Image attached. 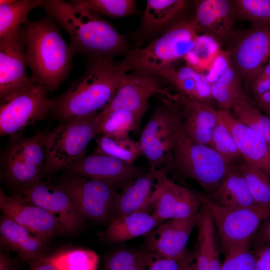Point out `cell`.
<instances>
[{
    "mask_svg": "<svg viewBox=\"0 0 270 270\" xmlns=\"http://www.w3.org/2000/svg\"><path fill=\"white\" fill-rule=\"evenodd\" d=\"M40 8L67 32L75 54L114 59L130 50L126 37L101 16L70 1L43 0Z\"/></svg>",
    "mask_w": 270,
    "mask_h": 270,
    "instance_id": "6da1fadb",
    "label": "cell"
},
{
    "mask_svg": "<svg viewBox=\"0 0 270 270\" xmlns=\"http://www.w3.org/2000/svg\"><path fill=\"white\" fill-rule=\"evenodd\" d=\"M26 57L32 81L48 92L67 79L76 55L64 40L57 23L49 16L24 24Z\"/></svg>",
    "mask_w": 270,
    "mask_h": 270,
    "instance_id": "7a4b0ae2",
    "label": "cell"
},
{
    "mask_svg": "<svg viewBox=\"0 0 270 270\" xmlns=\"http://www.w3.org/2000/svg\"><path fill=\"white\" fill-rule=\"evenodd\" d=\"M126 73L114 59L88 60L83 74L54 100L52 111L62 122L98 112L114 96Z\"/></svg>",
    "mask_w": 270,
    "mask_h": 270,
    "instance_id": "3957f363",
    "label": "cell"
},
{
    "mask_svg": "<svg viewBox=\"0 0 270 270\" xmlns=\"http://www.w3.org/2000/svg\"><path fill=\"white\" fill-rule=\"evenodd\" d=\"M210 147L196 142L185 132L180 115L173 136L172 154L164 166L180 178L195 181L211 194L226 176L230 165Z\"/></svg>",
    "mask_w": 270,
    "mask_h": 270,
    "instance_id": "277c9868",
    "label": "cell"
},
{
    "mask_svg": "<svg viewBox=\"0 0 270 270\" xmlns=\"http://www.w3.org/2000/svg\"><path fill=\"white\" fill-rule=\"evenodd\" d=\"M198 35L194 19L182 20L146 47L130 50L118 64L126 72L136 70L158 72L184 58Z\"/></svg>",
    "mask_w": 270,
    "mask_h": 270,
    "instance_id": "5b68a950",
    "label": "cell"
},
{
    "mask_svg": "<svg viewBox=\"0 0 270 270\" xmlns=\"http://www.w3.org/2000/svg\"><path fill=\"white\" fill-rule=\"evenodd\" d=\"M97 113L63 122L53 132L46 133L48 172H56L86 156L89 143L98 136Z\"/></svg>",
    "mask_w": 270,
    "mask_h": 270,
    "instance_id": "8992f818",
    "label": "cell"
},
{
    "mask_svg": "<svg viewBox=\"0 0 270 270\" xmlns=\"http://www.w3.org/2000/svg\"><path fill=\"white\" fill-rule=\"evenodd\" d=\"M201 203L210 212L222 250L226 252L249 243L260 224L270 217V208H228L216 204L208 194L194 188Z\"/></svg>",
    "mask_w": 270,
    "mask_h": 270,
    "instance_id": "52a82bcc",
    "label": "cell"
},
{
    "mask_svg": "<svg viewBox=\"0 0 270 270\" xmlns=\"http://www.w3.org/2000/svg\"><path fill=\"white\" fill-rule=\"evenodd\" d=\"M162 96V102L154 110L138 140L150 170L164 167L169 162L175 128L180 116L178 104Z\"/></svg>",
    "mask_w": 270,
    "mask_h": 270,
    "instance_id": "ba28073f",
    "label": "cell"
},
{
    "mask_svg": "<svg viewBox=\"0 0 270 270\" xmlns=\"http://www.w3.org/2000/svg\"><path fill=\"white\" fill-rule=\"evenodd\" d=\"M48 92L34 82L30 87L0 101V136H14L45 118L52 110L54 100Z\"/></svg>",
    "mask_w": 270,
    "mask_h": 270,
    "instance_id": "9c48e42d",
    "label": "cell"
},
{
    "mask_svg": "<svg viewBox=\"0 0 270 270\" xmlns=\"http://www.w3.org/2000/svg\"><path fill=\"white\" fill-rule=\"evenodd\" d=\"M166 168L158 170L150 204L152 214L160 224L174 218H185L198 212L202 203L192 188L176 182Z\"/></svg>",
    "mask_w": 270,
    "mask_h": 270,
    "instance_id": "30bf717a",
    "label": "cell"
},
{
    "mask_svg": "<svg viewBox=\"0 0 270 270\" xmlns=\"http://www.w3.org/2000/svg\"><path fill=\"white\" fill-rule=\"evenodd\" d=\"M166 80L156 72L136 70L126 72L112 98L98 114H106L116 110H126L144 114L150 98L156 94L164 96L168 88Z\"/></svg>",
    "mask_w": 270,
    "mask_h": 270,
    "instance_id": "8fae6325",
    "label": "cell"
},
{
    "mask_svg": "<svg viewBox=\"0 0 270 270\" xmlns=\"http://www.w3.org/2000/svg\"><path fill=\"white\" fill-rule=\"evenodd\" d=\"M76 210L84 218L108 224L117 188L102 180L76 176L62 184Z\"/></svg>",
    "mask_w": 270,
    "mask_h": 270,
    "instance_id": "7c38bea8",
    "label": "cell"
},
{
    "mask_svg": "<svg viewBox=\"0 0 270 270\" xmlns=\"http://www.w3.org/2000/svg\"><path fill=\"white\" fill-rule=\"evenodd\" d=\"M24 25L0 38V100L31 86L26 70Z\"/></svg>",
    "mask_w": 270,
    "mask_h": 270,
    "instance_id": "4fadbf2b",
    "label": "cell"
},
{
    "mask_svg": "<svg viewBox=\"0 0 270 270\" xmlns=\"http://www.w3.org/2000/svg\"><path fill=\"white\" fill-rule=\"evenodd\" d=\"M67 166L80 176L108 182L120 190L148 171L134 164L94 152Z\"/></svg>",
    "mask_w": 270,
    "mask_h": 270,
    "instance_id": "5bb4252c",
    "label": "cell"
},
{
    "mask_svg": "<svg viewBox=\"0 0 270 270\" xmlns=\"http://www.w3.org/2000/svg\"><path fill=\"white\" fill-rule=\"evenodd\" d=\"M22 193L32 204L52 214L68 234L76 233L82 228L84 218L78 212L62 185L40 181Z\"/></svg>",
    "mask_w": 270,
    "mask_h": 270,
    "instance_id": "9a60e30c",
    "label": "cell"
},
{
    "mask_svg": "<svg viewBox=\"0 0 270 270\" xmlns=\"http://www.w3.org/2000/svg\"><path fill=\"white\" fill-rule=\"evenodd\" d=\"M0 209L3 214L48 240L68 234L50 213L32 204L22 194H6L0 190Z\"/></svg>",
    "mask_w": 270,
    "mask_h": 270,
    "instance_id": "2e32d148",
    "label": "cell"
},
{
    "mask_svg": "<svg viewBox=\"0 0 270 270\" xmlns=\"http://www.w3.org/2000/svg\"><path fill=\"white\" fill-rule=\"evenodd\" d=\"M270 55V22L254 24L230 52L238 74L243 78L254 80Z\"/></svg>",
    "mask_w": 270,
    "mask_h": 270,
    "instance_id": "e0dca14e",
    "label": "cell"
},
{
    "mask_svg": "<svg viewBox=\"0 0 270 270\" xmlns=\"http://www.w3.org/2000/svg\"><path fill=\"white\" fill-rule=\"evenodd\" d=\"M197 218L198 214L160 224L146 235L143 250L178 260L182 258L187 254L186 246L196 227Z\"/></svg>",
    "mask_w": 270,
    "mask_h": 270,
    "instance_id": "ac0fdd59",
    "label": "cell"
},
{
    "mask_svg": "<svg viewBox=\"0 0 270 270\" xmlns=\"http://www.w3.org/2000/svg\"><path fill=\"white\" fill-rule=\"evenodd\" d=\"M178 106L182 127L196 142L209 146L213 130L218 122V110L179 92L169 90L164 95Z\"/></svg>",
    "mask_w": 270,
    "mask_h": 270,
    "instance_id": "d6986e66",
    "label": "cell"
},
{
    "mask_svg": "<svg viewBox=\"0 0 270 270\" xmlns=\"http://www.w3.org/2000/svg\"><path fill=\"white\" fill-rule=\"evenodd\" d=\"M218 112L244 159L270 178V144L262 136L238 121L228 110Z\"/></svg>",
    "mask_w": 270,
    "mask_h": 270,
    "instance_id": "ffe728a7",
    "label": "cell"
},
{
    "mask_svg": "<svg viewBox=\"0 0 270 270\" xmlns=\"http://www.w3.org/2000/svg\"><path fill=\"white\" fill-rule=\"evenodd\" d=\"M49 240L38 236L2 214L0 220V243L4 249L16 252L30 265L46 256Z\"/></svg>",
    "mask_w": 270,
    "mask_h": 270,
    "instance_id": "44dd1931",
    "label": "cell"
},
{
    "mask_svg": "<svg viewBox=\"0 0 270 270\" xmlns=\"http://www.w3.org/2000/svg\"><path fill=\"white\" fill-rule=\"evenodd\" d=\"M158 170H148L143 176L118 192L113 204L110 222L136 212H150Z\"/></svg>",
    "mask_w": 270,
    "mask_h": 270,
    "instance_id": "7402d4cb",
    "label": "cell"
},
{
    "mask_svg": "<svg viewBox=\"0 0 270 270\" xmlns=\"http://www.w3.org/2000/svg\"><path fill=\"white\" fill-rule=\"evenodd\" d=\"M235 10L234 3L230 0L196 1L194 20L198 32L202 30L216 38L226 36L232 27Z\"/></svg>",
    "mask_w": 270,
    "mask_h": 270,
    "instance_id": "603a6c76",
    "label": "cell"
},
{
    "mask_svg": "<svg viewBox=\"0 0 270 270\" xmlns=\"http://www.w3.org/2000/svg\"><path fill=\"white\" fill-rule=\"evenodd\" d=\"M208 195L216 204L222 207L247 208L258 206L250 193L244 177L234 164L230 165L220 183Z\"/></svg>",
    "mask_w": 270,
    "mask_h": 270,
    "instance_id": "cb8c5ba5",
    "label": "cell"
},
{
    "mask_svg": "<svg viewBox=\"0 0 270 270\" xmlns=\"http://www.w3.org/2000/svg\"><path fill=\"white\" fill-rule=\"evenodd\" d=\"M160 224L149 212H136L111 220L102 238L112 243L124 242L146 236Z\"/></svg>",
    "mask_w": 270,
    "mask_h": 270,
    "instance_id": "d4e9b609",
    "label": "cell"
},
{
    "mask_svg": "<svg viewBox=\"0 0 270 270\" xmlns=\"http://www.w3.org/2000/svg\"><path fill=\"white\" fill-rule=\"evenodd\" d=\"M186 5L184 0H148L140 23L141 31L150 34L164 29Z\"/></svg>",
    "mask_w": 270,
    "mask_h": 270,
    "instance_id": "484cf974",
    "label": "cell"
},
{
    "mask_svg": "<svg viewBox=\"0 0 270 270\" xmlns=\"http://www.w3.org/2000/svg\"><path fill=\"white\" fill-rule=\"evenodd\" d=\"M144 114L126 110L114 111L104 115L97 113L96 124L98 136H129L130 132L139 128Z\"/></svg>",
    "mask_w": 270,
    "mask_h": 270,
    "instance_id": "4316f807",
    "label": "cell"
},
{
    "mask_svg": "<svg viewBox=\"0 0 270 270\" xmlns=\"http://www.w3.org/2000/svg\"><path fill=\"white\" fill-rule=\"evenodd\" d=\"M94 152L111 156L128 164H134L137 158L142 155L138 141L129 136H113L98 135L96 139Z\"/></svg>",
    "mask_w": 270,
    "mask_h": 270,
    "instance_id": "83f0119b",
    "label": "cell"
},
{
    "mask_svg": "<svg viewBox=\"0 0 270 270\" xmlns=\"http://www.w3.org/2000/svg\"><path fill=\"white\" fill-rule=\"evenodd\" d=\"M43 0H13L0 5V38L17 30L29 21V13L40 8Z\"/></svg>",
    "mask_w": 270,
    "mask_h": 270,
    "instance_id": "f1b7e54d",
    "label": "cell"
},
{
    "mask_svg": "<svg viewBox=\"0 0 270 270\" xmlns=\"http://www.w3.org/2000/svg\"><path fill=\"white\" fill-rule=\"evenodd\" d=\"M222 50L216 36L208 34L198 35L192 48L184 59L186 66L197 72L202 73L208 70Z\"/></svg>",
    "mask_w": 270,
    "mask_h": 270,
    "instance_id": "f546056e",
    "label": "cell"
},
{
    "mask_svg": "<svg viewBox=\"0 0 270 270\" xmlns=\"http://www.w3.org/2000/svg\"><path fill=\"white\" fill-rule=\"evenodd\" d=\"M211 90L213 98L222 110H228L237 100L245 96L232 64L211 84Z\"/></svg>",
    "mask_w": 270,
    "mask_h": 270,
    "instance_id": "4dcf8cb0",
    "label": "cell"
},
{
    "mask_svg": "<svg viewBox=\"0 0 270 270\" xmlns=\"http://www.w3.org/2000/svg\"><path fill=\"white\" fill-rule=\"evenodd\" d=\"M231 108L232 115L238 121L262 136L270 144V118L262 112L255 102L245 96Z\"/></svg>",
    "mask_w": 270,
    "mask_h": 270,
    "instance_id": "1f68e13d",
    "label": "cell"
},
{
    "mask_svg": "<svg viewBox=\"0 0 270 270\" xmlns=\"http://www.w3.org/2000/svg\"><path fill=\"white\" fill-rule=\"evenodd\" d=\"M10 178L23 190L40 182L42 169L29 162L15 144L10 149L6 160Z\"/></svg>",
    "mask_w": 270,
    "mask_h": 270,
    "instance_id": "d6a6232c",
    "label": "cell"
},
{
    "mask_svg": "<svg viewBox=\"0 0 270 270\" xmlns=\"http://www.w3.org/2000/svg\"><path fill=\"white\" fill-rule=\"evenodd\" d=\"M258 206L270 208V178L244 159L236 164Z\"/></svg>",
    "mask_w": 270,
    "mask_h": 270,
    "instance_id": "836d02e7",
    "label": "cell"
},
{
    "mask_svg": "<svg viewBox=\"0 0 270 270\" xmlns=\"http://www.w3.org/2000/svg\"><path fill=\"white\" fill-rule=\"evenodd\" d=\"M58 270H96L98 256L86 249L66 250L48 256Z\"/></svg>",
    "mask_w": 270,
    "mask_h": 270,
    "instance_id": "e575fe53",
    "label": "cell"
},
{
    "mask_svg": "<svg viewBox=\"0 0 270 270\" xmlns=\"http://www.w3.org/2000/svg\"><path fill=\"white\" fill-rule=\"evenodd\" d=\"M83 8L112 18H120L136 14V1L134 0H72Z\"/></svg>",
    "mask_w": 270,
    "mask_h": 270,
    "instance_id": "d590c367",
    "label": "cell"
},
{
    "mask_svg": "<svg viewBox=\"0 0 270 270\" xmlns=\"http://www.w3.org/2000/svg\"><path fill=\"white\" fill-rule=\"evenodd\" d=\"M209 146L228 164H236L244 160L232 134L219 116Z\"/></svg>",
    "mask_w": 270,
    "mask_h": 270,
    "instance_id": "8d00e7d4",
    "label": "cell"
},
{
    "mask_svg": "<svg viewBox=\"0 0 270 270\" xmlns=\"http://www.w3.org/2000/svg\"><path fill=\"white\" fill-rule=\"evenodd\" d=\"M104 270H147L145 252L120 250L106 260Z\"/></svg>",
    "mask_w": 270,
    "mask_h": 270,
    "instance_id": "74e56055",
    "label": "cell"
},
{
    "mask_svg": "<svg viewBox=\"0 0 270 270\" xmlns=\"http://www.w3.org/2000/svg\"><path fill=\"white\" fill-rule=\"evenodd\" d=\"M46 133L38 132L14 144L29 162L42 170L46 157Z\"/></svg>",
    "mask_w": 270,
    "mask_h": 270,
    "instance_id": "f35d334b",
    "label": "cell"
},
{
    "mask_svg": "<svg viewBox=\"0 0 270 270\" xmlns=\"http://www.w3.org/2000/svg\"><path fill=\"white\" fill-rule=\"evenodd\" d=\"M235 10L253 24L270 22V0H236Z\"/></svg>",
    "mask_w": 270,
    "mask_h": 270,
    "instance_id": "ab89813d",
    "label": "cell"
},
{
    "mask_svg": "<svg viewBox=\"0 0 270 270\" xmlns=\"http://www.w3.org/2000/svg\"><path fill=\"white\" fill-rule=\"evenodd\" d=\"M249 244L226 252L220 270H254L256 256L250 252Z\"/></svg>",
    "mask_w": 270,
    "mask_h": 270,
    "instance_id": "60d3db41",
    "label": "cell"
},
{
    "mask_svg": "<svg viewBox=\"0 0 270 270\" xmlns=\"http://www.w3.org/2000/svg\"><path fill=\"white\" fill-rule=\"evenodd\" d=\"M147 270H182V260L144 250Z\"/></svg>",
    "mask_w": 270,
    "mask_h": 270,
    "instance_id": "b9f144b4",
    "label": "cell"
},
{
    "mask_svg": "<svg viewBox=\"0 0 270 270\" xmlns=\"http://www.w3.org/2000/svg\"><path fill=\"white\" fill-rule=\"evenodd\" d=\"M232 64L230 52L222 50L207 70V74L205 76L208 82L211 85Z\"/></svg>",
    "mask_w": 270,
    "mask_h": 270,
    "instance_id": "7bdbcfd3",
    "label": "cell"
},
{
    "mask_svg": "<svg viewBox=\"0 0 270 270\" xmlns=\"http://www.w3.org/2000/svg\"><path fill=\"white\" fill-rule=\"evenodd\" d=\"M255 256L254 270H270V245L264 244Z\"/></svg>",
    "mask_w": 270,
    "mask_h": 270,
    "instance_id": "ee69618b",
    "label": "cell"
},
{
    "mask_svg": "<svg viewBox=\"0 0 270 270\" xmlns=\"http://www.w3.org/2000/svg\"><path fill=\"white\" fill-rule=\"evenodd\" d=\"M26 270H58L48 256H46L30 265Z\"/></svg>",
    "mask_w": 270,
    "mask_h": 270,
    "instance_id": "f6af8a7d",
    "label": "cell"
},
{
    "mask_svg": "<svg viewBox=\"0 0 270 270\" xmlns=\"http://www.w3.org/2000/svg\"><path fill=\"white\" fill-rule=\"evenodd\" d=\"M18 264L16 260L2 252H0V270H16Z\"/></svg>",
    "mask_w": 270,
    "mask_h": 270,
    "instance_id": "bcb514c9",
    "label": "cell"
},
{
    "mask_svg": "<svg viewBox=\"0 0 270 270\" xmlns=\"http://www.w3.org/2000/svg\"><path fill=\"white\" fill-rule=\"evenodd\" d=\"M258 236L264 244L270 245V217L265 220Z\"/></svg>",
    "mask_w": 270,
    "mask_h": 270,
    "instance_id": "7dc6e473",
    "label": "cell"
},
{
    "mask_svg": "<svg viewBox=\"0 0 270 270\" xmlns=\"http://www.w3.org/2000/svg\"><path fill=\"white\" fill-rule=\"evenodd\" d=\"M182 270H196L194 256L187 252L182 260Z\"/></svg>",
    "mask_w": 270,
    "mask_h": 270,
    "instance_id": "c3c4849f",
    "label": "cell"
},
{
    "mask_svg": "<svg viewBox=\"0 0 270 270\" xmlns=\"http://www.w3.org/2000/svg\"><path fill=\"white\" fill-rule=\"evenodd\" d=\"M263 79L268 78L270 79V62L265 65L262 70L254 78ZM253 81V80H252Z\"/></svg>",
    "mask_w": 270,
    "mask_h": 270,
    "instance_id": "681fc988",
    "label": "cell"
},
{
    "mask_svg": "<svg viewBox=\"0 0 270 270\" xmlns=\"http://www.w3.org/2000/svg\"><path fill=\"white\" fill-rule=\"evenodd\" d=\"M268 116L270 118V109L265 112Z\"/></svg>",
    "mask_w": 270,
    "mask_h": 270,
    "instance_id": "f907efd6",
    "label": "cell"
},
{
    "mask_svg": "<svg viewBox=\"0 0 270 270\" xmlns=\"http://www.w3.org/2000/svg\"><path fill=\"white\" fill-rule=\"evenodd\" d=\"M269 60V62H270V58H269V60Z\"/></svg>",
    "mask_w": 270,
    "mask_h": 270,
    "instance_id": "816d5d0a",
    "label": "cell"
}]
</instances>
